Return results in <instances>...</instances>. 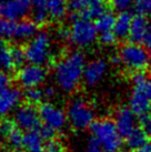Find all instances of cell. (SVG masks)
<instances>
[{"instance_id":"16","label":"cell","mask_w":151,"mask_h":152,"mask_svg":"<svg viewBox=\"0 0 151 152\" xmlns=\"http://www.w3.org/2000/svg\"><path fill=\"white\" fill-rule=\"evenodd\" d=\"M0 132L2 134V139L6 140L9 149L15 150V151L23 149L25 133H22V131L16 127L13 122L4 121L0 126Z\"/></svg>"},{"instance_id":"41","label":"cell","mask_w":151,"mask_h":152,"mask_svg":"<svg viewBox=\"0 0 151 152\" xmlns=\"http://www.w3.org/2000/svg\"><path fill=\"white\" fill-rule=\"evenodd\" d=\"M2 139V134H1V132H0V140Z\"/></svg>"},{"instance_id":"5","label":"cell","mask_w":151,"mask_h":152,"mask_svg":"<svg viewBox=\"0 0 151 152\" xmlns=\"http://www.w3.org/2000/svg\"><path fill=\"white\" fill-rule=\"evenodd\" d=\"M37 34L32 20H9L0 18V38L8 41H29Z\"/></svg>"},{"instance_id":"25","label":"cell","mask_w":151,"mask_h":152,"mask_svg":"<svg viewBox=\"0 0 151 152\" xmlns=\"http://www.w3.org/2000/svg\"><path fill=\"white\" fill-rule=\"evenodd\" d=\"M116 19L117 18L114 17V15L112 12H110V11H107L103 15H101L98 19H96V27L98 32L105 34V32L113 31Z\"/></svg>"},{"instance_id":"29","label":"cell","mask_w":151,"mask_h":152,"mask_svg":"<svg viewBox=\"0 0 151 152\" xmlns=\"http://www.w3.org/2000/svg\"><path fill=\"white\" fill-rule=\"evenodd\" d=\"M46 152H66V148L60 140L55 138L46 142Z\"/></svg>"},{"instance_id":"2","label":"cell","mask_w":151,"mask_h":152,"mask_svg":"<svg viewBox=\"0 0 151 152\" xmlns=\"http://www.w3.org/2000/svg\"><path fill=\"white\" fill-rule=\"evenodd\" d=\"M91 138L96 140L103 152H120L122 140L117 126L111 119H98L90 128Z\"/></svg>"},{"instance_id":"9","label":"cell","mask_w":151,"mask_h":152,"mask_svg":"<svg viewBox=\"0 0 151 152\" xmlns=\"http://www.w3.org/2000/svg\"><path fill=\"white\" fill-rule=\"evenodd\" d=\"M13 123L21 131L29 132L36 131L41 128V119L39 114V109L34 104H21L13 113Z\"/></svg>"},{"instance_id":"11","label":"cell","mask_w":151,"mask_h":152,"mask_svg":"<svg viewBox=\"0 0 151 152\" xmlns=\"http://www.w3.org/2000/svg\"><path fill=\"white\" fill-rule=\"evenodd\" d=\"M69 10L76 17L89 20L98 19L108 11L105 0H71L69 2Z\"/></svg>"},{"instance_id":"33","label":"cell","mask_w":151,"mask_h":152,"mask_svg":"<svg viewBox=\"0 0 151 152\" xmlns=\"http://www.w3.org/2000/svg\"><path fill=\"white\" fill-rule=\"evenodd\" d=\"M86 152H103L102 148L98 144L96 140H93L92 138L89 140L87 145H86Z\"/></svg>"},{"instance_id":"26","label":"cell","mask_w":151,"mask_h":152,"mask_svg":"<svg viewBox=\"0 0 151 152\" xmlns=\"http://www.w3.org/2000/svg\"><path fill=\"white\" fill-rule=\"evenodd\" d=\"M26 99L28 103L30 104H42L45 99L46 98V94H45V90L41 88H34V89H29L26 91Z\"/></svg>"},{"instance_id":"3","label":"cell","mask_w":151,"mask_h":152,"mask_svg":"<svg viewBox=\"0 0 151 152\" xmlns=\"http://www.w3.org/2000/svg\"><path fill=\"white\" fill-rule=\"evenodd\" d=\"M68 123L75 130L82 131L90 129L96 121V113L89 102L82 97H75L67 106Z\"/></svg>"},{"instance_id":"6","label":"cell","mask_w":151,"mask_h":152,"mask_svg":"<svg viewBox=\"0 0 151 152\" xmlns=\"http://www.w3.org/2000/svg\"><path fill=\"white\" fill-rule=\"evenodd\" d=\"M69 29V41L78 48L91 46L97 39L96 23L89 19L76 17L72 20Z\"/></svg>"},{"instance_id":"21","label":"cell","mask_w":151,"mask_h":152,"mask_svg":"<svg viewBox=\"0 0 151 152\" xmlns=\"http://www.w3.org/2000/svg\"><path fill=\"white\" fill-rule=\"evenodd\" d=\"M31 16L36 25H43L49 19L47 0H31Z\"/></svg>"},{"instance_id":"13","label":"cell","mask_w":151,"mask_h":152,"mask_svg":"<svg viewBox=\"0 0 151 152\" xmlns=\"http://www.w3.org/2000/svg\"><path fill=\"white\" fill-rule=\"evenodd\" d=\"M113 121L123 139H126L130 133H132L137 128H139L137 115L130 109V107H119L116 111Z\"/></svg>"},{"instance_id":"38","label":"cell","mask_w":151,"mask_h":152,"mask_svg":"<svg viewBox=\"0 0 151 152\" xmlns=\"http://www.w3.org/2000/svg\"><path fill=\"white\" fill-rule=\"evenodd\" d=\"M111 64H116V66H118V64H122V61H121V58H120V56H119V55L112 56V57H111Z\"/></svg>"},{"instance_id":"14","label":"cell","mask_w":151,"mask_h":152,"mask_svg":"<svg viewBox=\"0 0 151 152\" xmlns=\"http://www.w3.org/2000/svg\"><path fill=\"white\" fill-rule=\"evenodd\" d=\"M22 97L23 96L20 89L12 86L0 90V118L15 113V111L21 106Z\"/></svg>"},{"instance_id":"10","label":"cell","mask_w":151,"mask_h":152,"mask_svg":"<svg viewBox=\"0 0 151 152\" xmlns=\"http://www.w3.org/2000/svg\"><path fill=\"white\" fill-rule=\"evenodd\" d=\"M47 70L42 66L27 64L18 70L17 80L26 90L40 88L47 80Z\"/></svg>"},{"instance_id":"7","label":"cell","mask_w":151,"mask_h":152,"mask_svg":"<svg viewBox=\"0 0 151 152\" xmlns=\"http://www.w3.org/2000/svg\"><path fill=\"white\" fill-rule=\"evenodd\" d=\"M119 56L122 64L128 69L136 72H142L150 62V56L146 48L139 43H126L121 47Z\"/></svg>"},{"instance_id":"28","label":"cell","mask_w":151,"mask_h":152,"mask_svg":"<svg viewBox=\"0 0 151 152\" xmlns=\"http://www.w3.org/2000/svg\"><path fill=\"white\" fill-rule=\"evenodd\" d=\"M11 55H12V60L15 67L22 66L23 61L26 60L25 49H21L19 47H12L11 48Z\"/></svg>"},{"instance_id":"34","label":"cell","mask_w":151,"mask_h":152,"mask_svg":"<svg viewBox=\"0 0 151 152\" xmlns=\"http://www.w3.org/2000/svg\"><path fill=\"white\" fill-rule=\"evenodd\" d=\"M56 34L59 40H69V29L68 28H59Z\"/></svg>"},{"instance_id":"15","label":"cell","mask_w":151,"mask_h":152,"mask_svg":"<svg viewBox=\"0 0 151 152\" xmlns=\"http://www.w3.org/2000/svg\"><path fill=\"white\" fill-rule=\"evenodd\" d=\"M108 64L103 59H95L86 64L84 73V82L88 87L99 85L107 73Z\"/></svg>"},{"instance_id":"40","label":"cell","mask_w":151,"mask_h":152,"mask_svg":"<svg viewBox=\"0 0 151 152\" xmlns=\"http://www.w3.org/2000/svg\"><path fill=\"white\" fill-rule=\"evenodd\" d=\"M129 151H130L129 149H121V150H120V152H129Z\"/></svg>"},{"instance_id":"20","label":"cell","mask_w":151,"mask_h":152,"mask_svg":"<svg viewBox=\"0 0 151 152\" xmlns=\"http://www.w3.org/2000/svg\"><path fill=\"white\" fill-rule=\"evenodd\" d=\"M132 19H133L132 15L128 11H122L119 13V16L116 19L114 28H113V32L117 36L118 39H123L126 37H129Z\"/></svg>"},{"instance_id":"23","label":"cell","mask_w":151,"mask_h":152,"mask_svg":"<svg viewBox=\"0 0 151 152\" xmlns=\"http://www.w3.org/2000/svg\"><path fill=\"white\" fill-rule=\"evenodd\" d=\"M147 143L148 135L141 128H137L132 133H130L126 138L127 149H129L130 151H136Z\"/></svg>"},{"instance_id":"31","label":"cell","mask_w":151,"mask_h":152,"mask_svg":"<svg viewBox=\"0 0 151 152\" xmlns=\"http://www.w3.org/2000/svg\"><path fill=\"white\" fill-rule=\"evenodd\" d=\"M117 36L114 34L113 31H110V32H105V34H100V41L103 45H107V46H110V45H113L117 40Z\"/></svg>"},{"instance_id":"8","label":"cell","mask_w":151,"mask_h":152,"mask_svg":"<svg viewBox=\"0 0 151 152\" xmlns=\"http://www.w3.org/2000/svg\"><path fill=\"white\" fill-rule=\"evenodd\" d=\"M41 126L58 133L65 130L68 124L67 112L52 102H43L39 107Z\"/></svg>"},{"instance_id":"1","label":"cell","mask_w":151,"mask_h":152,"mask_svg":"<svg viewBox=\"0 0 151 152\" xmlns=\"http://www.w3.org/2000/svg\"><path fill=\"white\" fill-rule=\"evenodd\" d=\"M86 58L80 51H71L61 57L54 67V80L59 90L72 93L84 81Z\"/></svg>"},{"instance_id":"17","label":"cell","mask_w":151,"mask_h":152,"mask_svg":"<svg viewBox=\"0 0 151 152\" xmlns=\"http://www.w3.org/2000/svg\"><path fill=\"white\" fill-rule=\"evenodd\" d=\"M150 26L148 23V20L146 16L142 15H137L134 16L131 22L130 32H129V38L133 43H140L144 41L146 36L149 31Z\"/></svg>"},{"instance_id":"24","label":"cell","mask_w":151,"mask_h":152,"mask_svg":"<svg viewBox=\"0 0 151 152\" xmlns=\"http://www.w3.org/2000/svg\"><path fill=\"white\" fill-rule=\"evenodd\" d=\"M15 67L11 55V48L6 43V40L0 38V71H11Z\"/></svg>"},{"instance_id":"32","label":"cell","mask_w":151,"mask_h":152,"mask_svg":"<svg viewBox=\"0 0 151 152\" xmlns=\"http://www.w3.org/2000/svg\"><path fill=\"white\" fill-rule=\"evenodd\" d=\"M11 87V79L7 72L0 71V90Z\"/></svg>"},{"instance_id":"36","label":"cell","mask_w":151,"mask_h":152,"mask_svg":"<svg viewBox=\"0 0 151 152\" xmlns=\"http://www.w3.org/2000/svg\"><path fill=\"white\" fill-rule=\"evenodd\" d=\"M43 90H45V94H46L47 99L54 98L56 96V89L54 88V87H47V88H45Z\"/></svg>"},{"instance_id":"19","label":"cell","mask_w":151,"mask_h":152,"mask_svg":"<svg viewBox=\"0 0 151 152\" xmlns=\"http://www.w3.org/2000/svg\"><path fill=\"white\" fill-rule=\"evenodd\" d=\"M132 91L139 93L151 102V78L146 76L143 72H137L132 77Z\"/></svg>"},{"instance_id":"37","label":"cell","mask_w":151,"mask_h":152,"mask_svg":"<svg viewBox=\"0 0 151 152\" xmlns=\"http://www.w3.org/2000/svg\"><path fill=\"white\" fill-rule=\"evenodd\" d=\"M133 152H151V142H148L147 144H144L143 147H141L140 149Z\"/></svg>"},{"instance_id":"4","label":"cell","mask_w":151,"mask_h":152,"mask_svg":"<svg viewBox=\"0 0 151 152\" xmlns=\"http://www.w3.org/2000/svg\"><path fill=\"white\" fill-rule=\"evenodd\" d=\"M28 64L46 66L52 58V40L47 31H39L30 39L25 48Z\"/></svg>"},{"instance_id":"39","label":"cell","mask_w":151,"mask_h":152,"mask_svg":"<svg viewBox=\"0 0 151 152\" xmlns=\"http://www.w3.org/2000/svg\"><path fill=\"white\" fill-rule=\"evenodd\" d=\"M0 152H10L8 148H6V147H2V145H0Z\"/></svg>"},{"instance_id":"30","label":"cell","mask_w":151,"mask_h":152,"mask_svg":"<svg viewBox=\"0 0 151 152\" xmlns=\"http://www.w3.org/2000/svg\"><path fill=\"white\" fill-rule=\"evenodd\" d=\"M140 128L146 132L148 138H151V113L147 114L144 117H141V119H140Z\"/></svg>"},{"instance_id":"12","label":"cell","mask_w":151,"mask_h":152,"mask_svg":"<svg viewBox=\"0 0 151 152\" xmlns=\"http://www.w3.org/2000/svg\"><path fill=\"white\" fill-rule=\"evenodd\" d=\"M31 11V0H0V18L22 20Z\"/></svg>"},{"instance_id":"18","label":"cell","mask_w":151,"mask_h":152,"mask_svg":"<svg viewBox=\"0 0 151 152\" xmlns=\"http://www.w3.org/2000/svg\"><path fill=\"white\" fill-rule=\"evenodd\" d=\"M46 140L43 139L40 131L26 132L23 138V150L25 152H46Z\"/></svg>"},{"instance_id":"35","label":"cell","mask_w":151,"mask_h":152,"mask_svg":"<svg viewBox=\"0 0 151 152\" xmlns=\"http://www.w3.org/2000/svg\"><path fill=\"white\" fill-rule=\"evenodd\" d=\"M144 45L147 47V50L149 52V56H150V59H151V26L149 28V31H148L147 36H146V39H144Z\"/></svg>"},{"instance_id":"22","label":"cell","mask_w":151,"mask_h":152,"mask_svg":"<svg viewBox=\"0 0 151 152\" xmlns=\"http://www.w3.org/2000/svg\"><path fill=\"white\" fill-rule=\"evenodd\" d=\"M47 7L49 18L55 21H60L66 17L69 4L67 0H47Z\"/></svg>"},{"instance_id":"27","label":"cell","mask_w":151,"mask_h":152,"mask_svg":"<svg viewBox=\"0 0 151 152\" xmlns=\"http://www.w3.org/2000/svg\"><path fill=\"white\" fill-rule=\"evenodd\" d=\"M134 8L138 15H151V0H134Z\"/></svg>"}]
</instances>
